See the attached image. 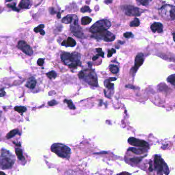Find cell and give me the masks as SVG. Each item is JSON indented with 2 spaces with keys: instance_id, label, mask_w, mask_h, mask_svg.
Segmentation results:
<instances>
[{
  "instance_id": "6da1fadb",
  "label": "cell",
  "mask_w": 175,
  "mask_h": 175,
  "mask_svg": "<svg viewBox=\"0 0 175 175\" xmlns=\"http://www.w3.org/2000/svg\"><path fill=\"white\" fill-rule=\"evenodd\" d=\"M60 58L63 62L70 68H76L81 64L80 55L78 53L70 54L64 52L60 55Z\"/></svg>"
},
{
  "instance_id": "7a4b0ae2",
  "label": "cell",
  "mask_w": 175,
  "mask_h": 175,
  "mask_svg": "<svg viewBox=\"0 0 175 175\" xmlns=\"http://www.w3.org/2000/svg\"><path fill=\"white\" fill-rule=\"evenodd\" d=\"M15 157L9 151L2 149L0 156V167L2 169L11 168L15 162Z\"/></svg>"
},
{
  "instance_id": "3957f363",
  "label": "cell",
  "mask_w": 175,
  "mask_h": 175,
  "mask_svg": "<svg viewBox=\"0 0 175 175\" xmlns=\"http://www.w3.org/2000/svg\"><path fill=\"white\" fill-rule=\"evenodd\" d=\"M51 150L59 157L63 158L69 159L71 155L70 148L61 143H54L51 147Z\"/></svg>"
},
{
  "instance_id": "277c9868",
  "label": "cell",
  "mask_w": 175,
  "mask_h": 175,
  "mask_svg": "<svg viewBox=\"0 0 175 175\" xmlns=\"http://www.w3.org/2000/svg\"><path fill=\"white\" fill-rule=\"evenodd\" d=\"M162 17L167 21L175 19V6L172 5H165L159 10Z\"/></svg>"
},
{
  "instance_id": "5b68a950",
  "label": "cell",
  "mask_w": 175,
  "mask_h": 175,
  "mask_svg": "<svg viewBox=\"0 0 175 175\" xmlns=\"http://www.w3.org/2000/svg\"><path fill=\"white\" fill-rule=\"evenodd\" d=\"M154 169L158 174H169V169L167 164L160 156L156 155L154 158Z\"/></svg>"
},
{
  "instance_id": "8992f818",
  "label": "cell",
  "mask_w": 175,
  "mask_h": 175,
  "mask_svg": "<svg viewBox=\"0 0 175 175\" xmlns=\"http://www.w3.org/2000/svg\"><path fill=\"white\" fill-rule=\"evenodd\" d=\"M111 26V22L109 20H102L98 21L93 25L90 28V31L93 33H95L108 29Z\"/></svg>"
},
{
  "instance_id": "52a82bcc",
  "label": "cell",
  "mask_w": 175,
  "mask_h": 175,
  "mask_svg": "<svg viewBox=\"0 0 175 175\" xmlns=\"http://www.w3.org/2000/svg\"><path fill=\"white\" fill-rule=\"evenodd\" d=\"M83 71L84 72L83 80L90 85L98 86L97 77L95 71L92 69H86Z\"/></svg>"
},
{
  "instance_id": "ba28073f",
  "label": "cell",
  "mask_w": 175,
  "mask_h": 175,
  "mask_svg": "<svg viewBox=\"0 0 175 175\" xmlns=\"http://www.w3.org/2000/svg\"><path fill=\"white\" fill-rule=\"evenodd\" d=\"M70 29L71 32L75 37L81 39L85 38V35L83 31L78 24V19L76 15H74L73 21L71 23Z\"/></svg>"
},
{
  "instance_id": "9c48e42d",
  "label": "cell",
  "mask_w": 175,
  "mask_h": 175,
  "mask_svg": "<svg viewBox=\"0 0 175 175\" xmlns=\"http://www.w3.org/2000/svg\"><path fill=\"white\" fill-rule=\"evenodd\" d=\"M91 37L98 40H103L106 42H112L115 39V36L107 30L93 33Z\"/></svg>"
},
{
  "instance_id": "30bf717a",
  "label": "cell",
  "mask_w": 175,
  "mask_h": 175,
  "mask_svg": "<svg viewBox=\"0 0 175 175\" xmlns=\"http://www.w3.org/2000/svg\"><path fill=\"white\" fill-rule=\"evenodd\" d=\"M124 10L126 14L128 16L138 17L139 16L141 13V11L139 8L131 5H127L124 6Z\"/></svg>"
},
{
  "instance_id": "8fae6325",
  "label": "cell",
  "mask_w": 175,
  "mask_h": 175,
  "mask_svg": "<svg viewBox=\"0 0 175 175\" xmlns=\"http://www.w3.org/2000/svg\"><path fill=\"white\" fill-rule=\"evenodd\" d=\"M128 142L131 145L141 147H149L148 143L145 140L138 139L134 137H130L128 138Z\"/></svg>"
},
{
  "instance_id": "7c38bea8",
  "label": "cell",
  "mask_w": 175,
  "mask_h": 175,
  "mask_svg": "<svg viewBox=\"0 0 175 175\" xmlns=\"http://www.w3.org/2000/svg\"><path fill=\"white\" fill-rule=\"evenodd\" d=\"M18 47L24 53L28 55H31L33 54L32 48L26 43L24 41H20L18 44Z\"/></svg>"
},
{
  "instance_id": "4fadbf2b",
  "label": "cell",
  "mask_w": 175,
  "mask_h": 175,
  "mask_svg": "<svg viewBox=\"0 0 175 175\" xmlns=\"http://www.w3.org/2000/svg\"><path fill=\"white\" fill-rule=\"evenodd\" d=\"M144 62V57L143 54L142 53L138 54L135 58V65L134 67L132 68L133 73L135 74L136 72L137 71L138 69L143 64Z\"/></svg>"
},
{
  "instance_id": "5bb4252c",
  "label": "cell",
  "mask_w": 175,
  "mask_h": 175,
  "mask_svg": "<svg viewBox=\"0 0 175 175\" xmlns=\"http://www.w3.org/2000/svg\"><path fill=\"white\" fill-rule=\"evenodd\" d=\"M151 29L153 33H162L163 32V25L160 23H154L151 25Z\"/></svg>"
},
{
  "instance_id": "9a60e30c",
  "label": "cell",
  "mask_w": 175,
  "mask_h": 175,
  "mask_svg": "<svg viewBox=\"0 0 175 175\" xmlns=\"http://www.w3.org/2000/svg\"><path fill=\"white\" fill-rule=\"evenodd\" d=\"M76 44V41L71 37H68L67 40L64 41L61 43V45L66 46V47H74Z\"/></svg>"
},
{
  "instance_id": "2e32d148",
  "label": "cell",
  "mask_w": 175,
  "mask_h": 175,
  "mask_svg": "<svg viewBox=\"0 0 175 175\" xmlns=\"http://www.w3.org/2000/svg\"><path fill=\"white\" fill-rule=\"evenodd\" d=\"M37 84V81L34 77H31L28 79L27 83H26L25 86L30 89H33Z\"/></svg>"
},
{
  "instance_id": "e0dca14e",
  "label": "cell",
  "mask_w": 175,
  "mask_h": 175,
  "mask_svg": "<svg viewBox=\"0 0 175 175\" xmlns=\"http://www.w3.org/2000/svg\"><path fill=\"white\" fill-rule=\"evenodd\" d=\"M30 6V0H22L19 5V6L21 9H28Z\"/></svg>"
},
{
  "instance_id": "ac0fdd59",
  "label": "cell",
  "mask_w": 175,
  "mask_h": 175,
  "mask_svg": "<svg viewBox=\"0 0 175 175\" xmlns=\"http://www.w3.org/2000/svg\"><path fill=\"white\" fill-rule=\"evenodd\" d=\"M73 17H74L73 14H69L67 15V16L65 17L62 19V22L65 24H70L73 21Z\"/></svg>"
},
{
  "instance_id": "d6986e66",
  "label": "cell",
  "mask_w": 175,
  "mask_h": 175,
  "mask_svg": "<svg viewBox=\"0 0 175 175\" xmlns=\"http://www.w3.org/2000/svg\"><path fill=\"white\" fill-rule=\"evenodd\" d=\"M128 151H130L134 153L137 154V155H141L145 152V150L142 149H138L134 147H130L128 149Z\"/></svg>"
},
{
  "instance_id": "ffe728a7",
  "label": "cell",
  "mask_w": 175,
  "mask_h": 175,
  "mask_svg": "<svg viewBox=\"0 0 175 175\" xmlns=\"http://www.w3.org/2000/svg\"><path fill=\"white\" fill-rule=\"evenodd\" d=\"M15 153H16L17 156L19 160L22 161L25 160V158L23 155V152L22 150H20V148H16L15 149Z\"/></svg>"
},
{
  "instance_id": "44dd1931",
  "label": "cell",
  "mask_w": 175,
  "mask_h": 175,
  "mask_svg": "<svg viewBox=\"0 0 175 175\" xmlns=\"http://www.w3.org/2000/svg\"><path fill=\"white\" fill-rule=\"evenodd\" d=\"M18 133H19V131L18 129L13 130L11 131H10V132H9L7 133V135L6 136V138H7V139H10L12 138V137H13L16 135L18 134Z\"/></svg>"
},
{
  "instance_id": "7402d4cb",
  "label": "cell",
  "mask_w": 175,
  "mask_h": 175,
  "mask_svg": "<svg viewBox=\"0 0 175 175\" xmlns=\"http://www.w3.org/2000/svg\"><path fill=\"white\" fill-rule=\"evenodd\" d=\"M92 21V19L89 17H84L82 18L81 22L82 25H87L88 24H90Z\"/></svg>"
},
{
  "instance_id": "603a6c76",
  "label": "cell",
  "mask_w": 175,
  "mask_h": 175,
  "mask_svg": "<svg viewBox=\"0 0 175 175\" xmlns=\"http://www.w3.org/2000/svg\"><path fill=\"white\" fill-rule=\"evenodd\" d=\"M109 69L113 74H116L119 71V68H118V66L115 65H111L109 67Z\"/></svg>"
},
{
  "instance_id": "cb8c5ba5",
  "label": "cell",
  "mask_w": 175,
  "mask_h": 175,
  "mask_svg": "<svg viewBox=\"0 0 175 175\" xmlns=\"http://www.w3.org/2000/svg\"><path fill=\"white\" fill-rule=\"evenodd\" d=\"M14 110L19 114H23L24 112L27 110V109L24 106H16L14 107Z\"/></svg>"
},
{
  "instance_id": "d4e9b609",
  "label": "cell",
  "mask_w": 175,
  "mask_h": 175,
  "mask_svg": "<svg viewBox=\"0 0 175 175\" xmlns=\"http://www.w3.org/2000/svg\"><path fill=\"white\" fill-rule=\"evenodd\" d=\"M139 25H140L139 20L137 18H135L130 23V26L131 27H138V26H139Z\"/></svg>"
},
{
  "instance_id": "484cf974",
  "label": "cell",
  "mask_w": 175,
  "mask_h": 175,
  "mask_svg": "<svg viewBox=\"0 0 175 175\" xmlns=\"http://www.w3.org/2000/svg\"><path fill=\"white\" fill-rule=\"evenodd\" d=\"M167 81L172 85L175 86V74L169 76L167 78Z\"/></svg>"
},
{
  "instance_id": "4316f807",
  "label": "cell",
  "mask_w": 175,
  "mask_h": 175,
  "mask_svg": "<svg viewBox=\"0 0 175 175\" xmlns=\"http://www.w3.org/2000/svg\"><path fill=\"white\" fill-rule=\"evenodd\" d=\"M152 0H136L137 2L140 5H143V6H147Z\"/></svg>"
},
{
  "instance_id": "83f0119b",
  "label": "cell",
  "mask_w": 175,
  "mask_h": 175,
  "mask_svg": "<svg viewBox=\"0 0 175 175\" xmlns=\"http://www.w3.org/2000/svg\"><path fill=\"white\" fill-rule=\"evenodd\" d=\"M146 156H142V157H136V158H131L130 159V161L133 163H136V164H138L142 160V159L145 157Z\"/></svg>"
},
{
  "instance_id": "f1b7e54d",
  "label": "cell",
  "mask_w": 175,
  "mask_h": 175,
  "mask_svg": "<svg viewBox=\"0 0 175 175\" xmlns=\"http://www.w3.org/2000/svg\"><path fill=\"white\" fill-rule=\"evenodd\" d=\"M104 84L106 88L109 89H112V87H114V84L111 83L110 82V81L109 80H106L104 82Z\"/></svg>"
},
{
  "instance_id": "f546056e",
  "label": "cell",
  "mask_w": 175,
  "mask_h": 175,
  "mask_svg": "<svg viewBox=\"0 0 175 175\" xmlns=\"http://www.w3.org/2000/svg\"><path fill=\"white\" fill-rule=\"evenodd\" d=\"M46 75H47L48 76V78L49 79H55L56 77V76H57V75H56V73L53 70L49 71V73H47Z\"/></svg>"
},
{
  "instance_id": "4dcf8cb0",
  "label": "cell",
  "mask_w": 175,
  "mask_h": 175,
  "mask_svg": "<svg viewBox=\"0 0 175 175\" xmlns=\"http://www.w3.org/2000/svg\"><path fill=\"white\" fill-rule=\"evenodd\" d=\"M64 102L65 103H66L67 104H68V106L69 107V108L71 109H76V107H75V106L74 105L73 103L72 102L71 100H65Z\"/></svg>"
},
{
  "instance_id": "1f68e13d",
  "label": "cell",
  "mask_w": 175,
  "mask_h": 175,
  "mask_svg": "<svg viewBox=\"0 0 175 175\" xmlns=\"http://www.w3.org/2000/svg\"><path fill=\"white\" fill-rule=\"evenodd\" d=\"M15 4H16V3H13L12 4H8L7 6L8 7L12 9L13 10H14V11L18 12V11H19V9H18V8H17V7L15 6Z\"/></svg>"
},
{
  "instance_id": "d6a6232c",
  "label": "cell",
  "mask_w": 175,
  "mask_h": 175,
  "mask_svg": "<svg viewBox=\"0 0 175 175\" xmlns=\"http://www.w3.org/2000/svg\"><path fill=\"white\" fill-rule=\"evenodd\" d=\"M80 11L85 13V12H90L91 11V10L90 9L89 7L88 6H85L84 7H82L80 9Z\"/></svg>"
},
{
  "instance_id": "836d02e7",
  "label": "cell",
  "mask_w": 175,
  "mask_h": 175,
  "mask_svg": "<svg viewBox=\"0 0 175 175\" xmlns=\"http://www.w3.org/2000/svg\"><path fill=\"white\" fill-rule=\"evenodd\" d=\"M45 27L44 25L43 24H40L39 25L38 27H35L34 29V32H35L36 33H38L39 32V31L41 30V29H43Z\"/></svg>"
},
{
  "instance_id": "e575fe53",
  "label": "cell",
  "mask_w": 175,
  "mask_h": 175,
  "mask_svg": "<svg viewBox=\"0 0 175 175\" xmlns=\"http://www.w3.org/2000/svg\"><path fill=\"white\" fill-rule=\"evenodd\" d=\"M96 51H97V52L98 53V54L97 55H98L99 56H101L102 58L104 57V53L102 51L101 48H97Z\"/></svg>"
},
{
  "instance_id": "d590c367",
  "label": "cell",
  "mask_w": 175,
  "mask_h": 175,
  "mask_svg": "<svg viewBox=\"0 0 175 175\" xmlns=\"http://www.w3.org/2000/svg\"><path fill=\"white\" fill-rule=\"evenodd\" d=\"M115 53H116V50L112 48V49L109 50L107 52V57L110 58L111 56H112L113 54Z\"/></svg>"
},
{
  "instance_id": "8d00e7d4",
  "label": "cell",
  "mask_w": 175,
  "mask_h": 175,
  "mask_svg": "<svg viewBox=\"0 0 175 175\" xmlns=\"http://www.w3.org/2000/svg\"><path fill=\"white\" fill-rule=\"evenodd\" d=\"M123 36L126 38H130L134 37L133 34L131 32H127L123 34Z\"/></svg>"
},
{
  "instance_id": "74e56055",
  "label": "cell",
  "mask_w": 175,
  "mask_h": 175,
  "mask_svg": "<svg viewBox=\"0 0 175 175\" xmlns=\"http://www.w3.org/2000/svg\"><path fill=\"white\" fill-rule=\"evenodd\" d=\"M37 63L40 66H42L43 65H44V59H39L38 60V62H37Z\"/></svg>"
},
{
  "instance_id": "f35d334b",
  "label": "cell",
  "mask_w": 175,
  "mask_h": 175,
  "mask_svg": "<svg viewBox=\"0 0 175 175\" xmlns=\"http://www.w3.org/2000/svg\"><path fill=\"white\" fill-rule=\"evenodd\" d=\"M48 105H49V106H54V105H56V104H58V102L56 101V100H52V101H49V102H48Z\"/></svg>"
},
{
  "instance_id": "ab89813d",
  "label": "cell",
  "mask_w": 175,
  "mask_h": 175,
  "mask_svg": "<svg viewBox=\"0 0 175 175\" xmlns=\"http://www.w3.org/2000/svg\"><path fill=\"white\" fill-rule=\"evenodd\" d=\"M5 95V92L4 91V89H2L1 90H0V97L4 96Z\"/></svg>"
},
{
  "instance_id": "60d3db41",
  "label": "cell",
  "mask_w": 175,
  "mask_h": 175,
  "mask_svg": "<svg viewBox=\"0 0 175 175\" xmlns=\"http://www.w3.org/2000/svg\"><path fill=\"white\" fill-rule=\"evenodd\" d=\"M49 11H50V13L51 14H53L55 13V10H54V8H50V9H49Z\"/></svg>"
},
{
  "instance_id": "b9f144b4",
  "label": "cell",
  "mask_w": 175,
  "mask_h": 175,
  "mask_svg": "<svg viewBox=\"0 0 175 175\" xmlns=\"http://www.w3.org/2000/svg\"><path fill=\"white\" fill-rule=\"evenodd\" d=\"M153 164H152V162H150V167H149V171H150V172H153Z\"/></svg>"
},
{
  "instance_id": "7bdbcfd3",
  "label": "cell",
  "mask_w": 175,
  "mask_h": 175,
  "mask_svg": "<svg viewBox=\"0 0 175 175\" xmlns=\"http://www.w3.org/2000/svg\"><path fill=\"white\" fill-rule=\"evenodd\" d=\"M126 87H127V88H131V89H135L136 88V87L133 86L132 85H126Z\"/></svg>"
},
{
  "instance_id": "ee69618b",
  "label": "cell",
  "mask_w": 175,
  "mask_h": 175,
  "mask_svg": "<svg viewBox=\"0 0 175 175\" xmlns=\"http://www.w3.org/2000/svg\"><path fill=\"white\" fill-rule=\"evenodd\" d=\"M39 33H40V34L41 35H45V31H44L43 29H41V30L39 31Z\"/></svg>"
},
{
  "instance_id": "f6af8a7d",
  "label": "cell",
  "mask_w": 175,
  "mask_h": 175,
  "mask_svg": "<svg viewBox=\"0 0 175 175\" xmlns=\"http://www.w3.org/2000/svg\"><path fill=\"white\" fill-rule=\"evenodd\" d=\"M98 57H99V56L96 55H95V56H94L93 57V59H93V61H95L96 60H97L98 58Z\"/></svg>"
},
{
  "instance_id": "bcb514c9",
  "label": "cell",
  "mask_w": 175,
  "mask_h": 175,
  "mask_svg": "<svg viewBox=\"0 0 175 175\" xmlns=\"http://www.w3.org/2000/svg\"><path fill=\"white\" fill-rule=\"evenodd\" d=\"M113 1V0H106V1H105V3L106 4H110V3H111Z\"/></svg>"
},
{
  "instance_id": "7dc6e473",
  "label": "cell",
  "mask_w": 175,
  "mask_h": 175,
  "mask_svg": "<svg viewBox=\"0 0 175 175\" xmlns=\"http://www.w3.org/2000/svg\"><path fill=\"white\" fill-rule=\"evenodd\" d=\"M117 79V78H110V81H115Z\"/></svg>"
},
{
  "instance_id": "c3c4849f",
  "label": "cell",
  "mask_w": 175,
  "mask_h": 175,
  "mask_svg": "<svg viewBox=\"0 0 175 175\" xmlns=\"http://www.w3.org/2000/svg\"><path fill=\"white\" fill-rule=\"evenodd\" d=\"M173 39H174V41L175 42V33H174L173 34Z\"/></svg>"
},
{
  "instance_id": "681fc988",
  "label": "cell",
  "mask_w": 175,
  "mask_h": 175,
  "mask_svg": "<svg viewBox=\"0 0 175 175\" xmlns=\"http://www.w3.org/2000/svg\"><path fill=\"white\" fill-rule=\"evenodd\" d=\"M0 175H5V174L4 172H0Z\"/></svg>"
},
{
  "instance_id": "f907efd6",
  "label": "cell",
  "mask_w": 175,
  "mask_h": 175,
  "mask_svg": "<svg viewBox=\"0 0 175 175\" xmlns=\"http://www.w3.org/2000/svg\"><path fill=\"white\" fill-rule=\"evenodd\" d=\"M12 1V0H5V2H10V1Z\"/></svg>"
},
{
  "instance_id": "816d5d0a",
  "label": "cell",
  "mask_w": 175,
  "mask_h": 175,
  "mask_svg": "<svg viewBox=\"0 0 175 175\" xmlns=\"http://www.w3.org/2000/svg\"><path fill=\"white\" fill-rule=\"evenodd\" d=\"M2 111H0V117H1V114H2Z\"/></svg>"
}]
</instances>
